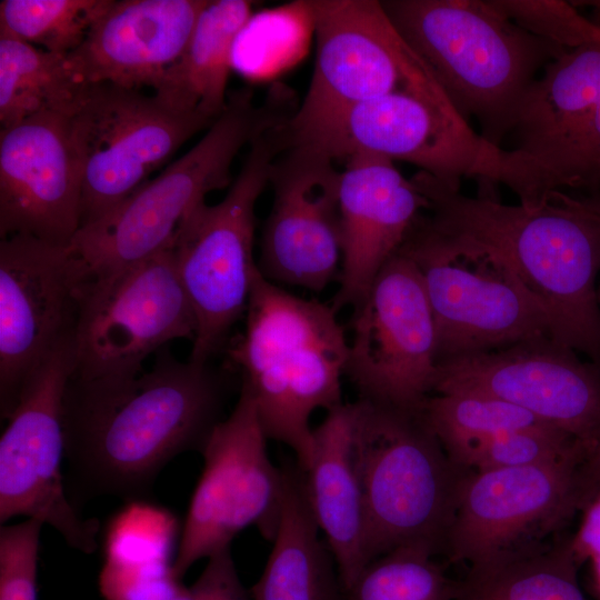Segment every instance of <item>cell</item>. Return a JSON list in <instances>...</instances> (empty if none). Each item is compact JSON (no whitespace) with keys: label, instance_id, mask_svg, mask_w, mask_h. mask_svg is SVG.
I'll return each mask as SVG.
<instances>
[{"label":"cell","instance_id":"cell-1","mask_svg":"<svg viewBox=\"0 0 600 600\" xmlns=\"http://www.w3.org/2000/svg\"><path fill=\"white\" fill-rule=\"evenodd\" d=\"M226 381L209 363L158 351L131 377L71 376L63 398L64 472L73 506L96 497L143 500L177 456L201 452L222 420Z\"/></svg>","mask_w":600,"mask_h":600},{"label":"cell","instance_id":"cell-2","mask_svg":"<svg viewBox=\"0 0 600 600\" xmlns=\"http://www.w3.org/2000/svg\"><path fill=\"white\" fill-rule=\"evenodd\" d=\"M437 230L503 261L537 300L551 337L600 364V196L551 193L538 207L469 197L427 172L416 174Z\"/></svg>","mask_w":600,"mask_h":600},{"label":"cell","instance_id":"cell-3","mask_svg":"<svg viewBox=\"0 0 600 600\" xmlns=\"http://www.w3.org/2000/svg\"><path fill=\"white\" fill-rule=\"evenodd\" d=\"M336 313L332 306L286 291L258 269L244 331L229 349L268 439L291 448L301 470L313 456L312 413L343 404L349 342Z\"/></svg>","mask_w":600,"mask_h":600},{"label":"cell","instance_id":"cell-4","mask_svg":"<svg viewBox=\"0 0 600 600\" xmlns=\"http://www.w3.org/2000/svg\"><path fill=\"white\" fill-rule=\"evenodd\" d=\"M392 26L456 111L501 147L539 72L566 50L501 13L491 0H386Z\"/></svg>","mask_w":600,"mask_h":600},{"label":"cell","instance_id":"cell-5","mask_svg":"<svg viewBox=\"0 0 600 600\" xmlns=\"http://www.w3.org/2000/svg\"><path fill=\"white\" fill-rule=\"evenodd\" d=\"M291 94L270 92L256 103L249 89L229 94L226 110L203 137L111 212L79 229L71 247L91 277L142 262L172 248L186 217L231 182V166L259 134L293 113Z\"/></svg>","mask_w":600,"mask_h":600},{"label":"cell","instance_id":"cell-6","mask_svg":"<svg viewBox=\"0 0 600 600\" xmlns=\"http://www.w3.org/2000/svg\"><path fill=\"white\" fill-rule=\"evenodd\" d=\"M351 404L369 563L401 548L434 554L446 541L458 488L440 441L421 411L360 399Z\"/></svg>","mask_w":600,"mask_h":600},{"label":"cell","instance_id":"cell-7","mask_svg":"<svg viewBox=\"0 0 600 600\" xmlns=\"http://www.w3.org/2000/svg\"><path fill=\"white\" fill-rule=\"evenodd\" d=\"M287 118L259 134L217 204H198L172 246L177 271L197 320L190 360L207 363L247 311L253 261L256 204L278 154L289 144Z\"/></svg>","mask_w":600,"mask_h":600},{"label":"cell","instance_id":"cell-8","mask_svg":"<svg viewBox=\"0 0 600 600\" xmlns=\"http://www.w3.org/2000/svg\"><path fill=\"white\" fill-rule=\"evenodd\" d=\"M401 252L418 268L436 329L437 362L551 336L550 321L499 258L419 217Z\"/></svg>","mask_w":600,"mask_h":600},{"label":"cell","instance_id":"cell-9","mask_svg":"<svg viewBox=\"0 0 600 600\" xmlns=\"http://www.w3.org/2000/svg\"><path fill=\"white\" fill-rule=\"evenodd\" d=\"M67 117L81 176V226L111 212L191 137L213 122L178 113L153 93L88 83Z\"/></svg>","mask_w":600,"mask_h":600},{"label":"cell","instance_id":"cell-10","mask_svg":"<svg viewBox=\"0 0 600 600\" xmlns=\"http://www.w3.org/2000/svg\"><path fill=\"white\" fill-rule=\"evenodd\" d=\"M311 6L316 62L307 93L288 121L290 141L306 138L349 108L393 91L448 99L397 32L381 1L311 0Z\"/></svg>","mask_w":600,"mask_h":600},{"label":"cell","instance_id":"cell-11","mask_svg":"<svg viewBox=\"0 0 600 600\" xmlns=\"http://www.w3.org/2000/svg\"><path fill=\"white\" fill-rule=\"evenodd\" d=\"M74 368L72 333L43 358L20 391L0 439V522L37 520L72 549L92 553L100 523L73 506L63 471V398Z\"/></svg>","mask_w":600,"mask_h":600},{"label":"cell","instance_id":"cell-12","mask_svg":"<svg viewBox=\"0 0 600 600\" xmlns=\"http://www.w3.org/2000/svg\"><path fill=\"white\" fill-rule=\"evenodd\" d=\"M267 434L249 391L241 387L231 413L208 437L203 469L181 527L173 571L181 580L200 559L230 548L243 529L274 539L284 494L283 468L268 454Z\"/></svg>","mask_w":600,"mask_h":600},{"label":"cell","instance_id":"cell-13","mask_svg":"<svg viewBox=\"0 0 600 600\" xmlns=\"http://www.w3.org/2000/svg\"><path fill=\"white\" fill-rule=\"evenodd\" d=\"M197 320L172 248L111 274L91 277L74 330L76 368L83 379L131 377L177 339L194 341Z\"/></svg>","mask_w":600,"mask_h":600},{"label":"cell","instance_id":"cell-14","mask_svg":"<svg viewBox=\"0 0 600 600\" xmlns=\"http://www.w3.org/2000/svg\"><path fill=\"white\" fill-rule=\"evenodd\" d=\"M353 310L346 376L359 399L420 411L438 362L434 321L414 262L398 251Z\"/></svg>","mask_w":600,"mask_h":600},{"label":"cell","instance_id":"cell-15","mask_svg":"<svg viewBox=\"0 0 600 600\" xmlns=\"http://www.w3.org/2000/svg\"><path fill=\"white\" fill-rule=\"evenodd\" d=\"M291 143L333 161L369 153L409 162L443 182H484L499 148L477 133L448 99L398 90L361 102Z\"/></svg>","mask_w":600,"mask_h":600},{"label":"cell","instance_id":"cell-16","mask_svg":"<svg viewBox=\"0 0 600 600\" xmlns=\"http://www.w3.org/2000/svg\"><path fill=\"white\" fill-rule=\"evenodd\" d=\"M91 278L71 244L29 236L0 242V411L8 419L36 367L74 333Z\"/></svg>","mask_w":600,"mask_h":600},{"label":"cell","instance_id":"cell-17","mask_svg":"<svg viewBox=\"0 0 600 600\" xmlns=\"http://www.w3.org/2000/svg\"><path fill=\"white\" fill-rule=\"evenodd\" d=\"M432 392L507 401L569 434L590 453L600 441V364L548 334L440 362Z\"/></svg>","mask_w":600,"mask_h":600},{"label":"cell","instance_id":"cell-18","mask_svg":"<svg viewBox=\"0 0 600 600\" xmlns=\"http://www.w3.org/2000/svg\"><path fill=\"white\" fill-rule=\"evenodd\" d=\"M326 153L289 143L272 163L273 201L258 269L269 281L322 291L342 260L341 172Z\"/></svg>","mask_w":600,"mask_h":600},{"label":"cell","instance_id":"cell-19","mask_svg":"<svg viewBox=\"0 0 600 600\" xmlns=\"http://www.w3.org/2000/svg\"><path fill=\"white\" fill-rule=\"evenodd\" d=\"M583 460L478 470L457 488L446 541L452 557L480 569L514 556L538 530L559 523L581 506Z\"/></svg>","mask_w":600,"mask_h":600},{"label":"cell","instance_id":"cell-20","mask_svg":"<svg viewBox=\"0 0 600 600\" xmlns=\"http://www.w3.org/2000/svg\"><path fill=\"white\" fill-rule=\"evenodd\" d=\"M81 226V176L67 117L42 112L0 132V237L71 244Z\"/></svg>","mask_w":600,"mask_h":600},{"label":"cell","instance_id":"cell-21","mask_svg":"<svg viewBox=\"0 0 600 600\" xmlns=\"http://www.w3.org/2000/svg\"><path fill=\"white\" fill-rule=\"evenodd\" d=\"M339 186L342 260L336 311L360 302L382 267L400 250L429 200L393 161L357 153L344 161Z\"/></svg>","mask_w":600,"mask_h":600},{"label":"cell","instance_id":"cell-22","mask_svg":"<svg viewBox=\"0 0 600 600\" xmlns=\"http://www.w3.org/2000/svg\"><path fill=\"white\" fill-rule=\"evenodd\" d=\"M208 0H113L67 60L86 83L158 87L183 52Z\"/></svg>","mask_w":600,"mask_h":600},{"label":"cell","instance_id":"cell-23","mask_svg":"<svg viewBox=\"0 0 600 600\" xmlns=\"http://www.w3.org/2000/svg\"><path fill=\"white\" fill-rule=\"evenodd\" d=\"M301 473L309 509L326 537L344 597L350 600L369 564L364 504L352 448L351 403L328 411L313 429L312 460Z\"/></svg>","mask_w":600,"mask_h":600},{"label":"cell","instance_id":"cell-24","mask_svg":"<svg viewBox=\"0 0 600 600\" xmlns=\"http://www.w3.org/2000/svg\"><path fill=\"white\" fill-rule=\"evenodd\" d=\"M281 518L253 600H347L334 559L309 509L297 463L284 464Z\"/></svg>","mask_w":600,"mask_h":600},{"label":"cell","instance_id":"cell-25","mask_svg":"<svg viewBox=\"0 0 600 600\" xmlns=\"http://www.w3.org/2000/svg\"><path fill=\"white\" fill-rule=\"evenodd\" d=\"M252 13L248 0H208L183 52L153 94L178 113L214 122L228 104L234 40Z\"/></svg>","mask_w":600,"mask_h":600},{"label":"cell","instance_id":"cell-26","mask_svg":"<svg viewBox=\"0 0 600 600\" xmlns=\"http://www.w3.org/2000/svg\"><path fill=\"white\" fill-rule=\"evenodd\" d=\"M600 102V47L566 50L533 81L518 109L503 149L533 153L563 136Z\"/></svg>","mask_w":600,"mask_h":600},{"label":"cell","instance_id":"cell-27","mask_svg":"<svg viewBox=\"0 0 600 600\" xmlns=\"http://www.w3.org/2000/svg\"><path fill=\"white\" fill-rule=\"evenodd\" d=\"M506 186L524 207L544 203L563 189L600 186V102L563 136L524 156L496 153L482 194L496 197L493 188Z\"/></svg>","mask_w":600,"mask_h":600},{"label":"cell","instance_id":"cell-28","mask_svg":"<svg viewBox=\"0 0 600 600\" xmlns=\"http://www.w3.org/2000/svg\"><path fill=\"white\" fill-rule=\"evenodd\" d=\"M87 84L66 56L34 47L0 28L1 129L42 112L70 114Z\"/></svg>","mask_w":600,"mask_h":600},{"label":"cell","instance_id":"cell-29","mask_svg":"<svg viewBox=\"0 0 600 600\" xmlns=\"http://www.w3.org/2000/svg\"><path fill=\"white\" fill-rule=\"evenodd\" d=\"M578 566L570 547L519 553L472 569L453 600H589L578 582Z\"/></svg>","mask_w":600,"mask_h":600},{"label":"cell","instance_id":"cell-30","mask_svg":"<svg viewBox=\"0 0 600 600\" xmlns=\"http://www.w3.org/2000/svg\"><path fill=\"white\" fill-rule=\"evenodd\" d=\"M314 34L311 0L253 12L232 48V69L252 80L270 79L299 62Z\"/></svg>","mask_w":600,"mask_h":600},{"label":"cell","instance_id":"cell-31","mask_svg":"<svg viewBox=\"0 0 600 600\" xmlns=\"http://www.w3.org/2000/svg\"><path fill=\"white\" fill-rule=\"evenodd\" d=\"M421 413L450 456L502 432L550 426L520 407L471 392L429 396Z\"/></svg>","mask_w":600,"mask_h":600},{"label":"cell","instance_id":"cell-32","mask_svg":"<svg viewBox=\"0 0 600 600\" xmlns=\"http://www.w3.org/2000/svg\"><path fill=\"white\" fill-rule=\"evenodd\" d=\"M113 0H2L0 28L48 52L68 56Z\"/></svg>","mask_w":600,"mask_h":600},{"label":"cell","instance_id":"cell-33","mask_svg":"<svg viewBox=\"0 0 600 600\" xmlns=\"http://www.w3.org/2000/svg\"><path fill=\"white\" fill-rule=\"evenodd\" d=\"M420 548H401L371 561L359 576L350 600H453L456 588Z\"/></svg>","mask_w":600,"mask_h":600},{"label":"cell","instance_id":"cell-34","mask_svg":"<svg viewBox=\"0 0 600 600\" xmlns=\"http://www.w3.org/2000/svg\"><path fill=\"white\" fill-rule=\"evenodd\" d=\"M590 451L579 441L551 426L502 432L470 444L451 459L477 470L516 468L588 458Z\"/></svg>","mask_w":600,"mask_h":600},{"label":"cell","instance_id":"cell-35","mask_svg":"<svg viewBox=\"0 0 600 600\" xmlns=\"http://www.w3.org/2000/svg\"><path fill=\"white\" fill-rule=\"evenodd\" d=\"M179 526L164 508L134 500L112 519L104 538V561L120 564H173Z\"/></svg>","mask_w":600,"mask_h":600},{"label":"cell","instance_id":"cell-36","mask_svg":"<svg viewBox=\"0 0 600 600\" xmlns=\"http://www.w3.org/2000/svg\"><path fill=\"white\" fill-rule=\"evenodd\" d=\"M507 18L526 31L564 50L600 47V26L562 0H491Z\"/></svg>","mask_w":600,"mask_h":600},{"label":"cell","instance_id":"cell-37","mask_svg":"<svg viewBox=\"0 0 600 600\" xmlns=\"http://www.w3.org/2000/svg\"><path fill=\"white\" fill-rule=\"evenodd\" d=\"M42 523L26 519L0 528V600H37Z\"/></svg>","mask_w":600,"mask_h":600},{"label":"cell","instance_id":"cell-38","mask_svg":"<svg viewBox=\"0 0 600 600\" xmlns=\"http://www.w3.org/2000/svg\"><path fill=\"white\" fill-rule=\"evenodd\" d=\"M183 588L173 564H120L104 561L99 589L106 600H172Z\"/></svg>","mask_w":600,"mask_h":600},{"label":"cell","instance_id":"cell-39","mask_svg":"<svg viewBox=\"0 0 600 600\" xmlns=\"http://www.w3.org/2000/svg\"><path fill=\"white\" fill-rule=\"evenodd\" d=\"M172 600H250L234 566L230 548L208 558L197 580Z\"/></svg>","mask_w":600,"mask_h":600},{"label":"cell","instance_id":"cell-40","mask_svg":"<svg viewBox=\"0 0 600 600\" xmlns=\"http://www.w3.org/2000/svg\"><path fill=\"white\" fill-rule=\"evenodd\" d=\"M583 507L584 513L581 524L569 544L570 551L579 564L600 556V487Z\"/></svg>","mask_w":600,"mask_h":600},{"label":"cell","instance_id":"cell-41","mask_svg":"<svg viewBox=\"0 0 600 600\" xmlns=\"http://www.w3.org/2000/svg\"><path fill=\"white\" fill-rule=\"evenodd\" d=\"M600 487V441L588 456L579 470V490L581 506Z\"/></svg>","mask_w":600,"mask_h":600},{"label":"cell","instance_id":"cell-42","mask_svg":"<svg viewBox=\"0 0 600 600\" xmlns=\"http://www.w3.org/2000/svg\"><path fill=\"white\" fill-rule=\"evenodd\" d=\"M592 582L598 598L600 599V556L590 560Z\"/></svg>","mask_w":600,"mask_h":600},{"label":"cell","instance_id":"cell-43","mask_svg":"<svg viewBox=\"0 0 600 600\" xmlns=\"http://www.w3.org/2000/svg\"><path fill=\"white\" fill-rule=\"evenodd\" d=\"M598 300H599V304H600V288L598 290Z\"/></svg>","mask_w":600,"mask_h":600}]
</instances>
